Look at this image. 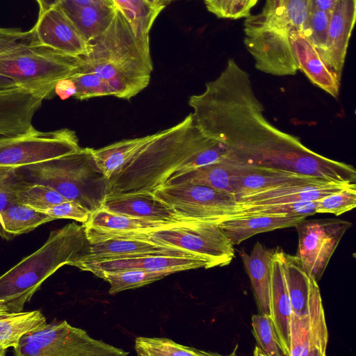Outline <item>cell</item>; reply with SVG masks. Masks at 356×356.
I'll return each instance as SVG.
<instances>
[{"label":"cell","mask_w":356,"mask_h":356,"mask_svg":"<svg viewBox=\"0 0 356 356\" xmlns=\"http://www.w3.org/2000/svg\"><path fill=\"white\" fill-rule=\"evenodd\" d=\"M76 86L74 98L84 100L104 96H114L110 86L94 73L78 70L69 76Z\"/></svg>","instance_id":"f35d334b"},{"label":"cell","mask_w":356,"mask_h":356,"mask_svg":"<svg viewBox=\"0 0 356 356\" xmlns=\"http://www.w3.org/2000/svg\"><path fill=\"white\" fill-rule=\"evenodd\" d=\"M79 70L94 73L107 82L114 97L129 100L150 81L153 63L149 34H136L117 8L107 29L89 42Z\"/></svg>","instance_id":"7a4b0ae2"},{"label":"cell","mask_w":356,"mask_h":356,"mask_svg":"<svg viewBox=\"0 0 356 356\" xmlns=\"http://www.w3.org/2000/svg\"><path fill=\"white\" fill-rule=\"evenodd\" d=\"M241 172V168L223 160L174 174L163 185L200 184L235 197L238 191Z\"/></svg>","instance_id":"44dd1931"},{"label":"cell","mask_w":356,"mask_h":356,"mask_svg":"<svg viewBox=\"0 0 356 356\" xmlns=\"http://www.w3.org/2000/svg\"><path fill=\"white\" fill-rule=\"evenodd\" d=\"M252 331L260 355L284 356V353L271 317L264 314L252 316Z\"/></svg>","instance_id":"8d00e7d4"},{"label":"cell","mask_w":356,"mask_h":356,"mask_svg":"<svg viewBox=\"0 0 356 356\" xmlns=\"http://www.w3.org/2000/svg\"><path fill=\"white\" fill-rule=\"evenodd\" d=\"M316 206L317 201L295 202L267 205L238 204L236 214L233 217L267 215L307 218L316 213Z\"/></svg>","instance_id":"d590c367"},{"label":"cell","mask_w":356,"mask_h":356,"mask_svg":"<svg viewBox=\"0 0 356 356\" xmlns=\"http://www.w3.org/2000/svg\"><path fill=\"white\" fill-rule=\"evenodd\" d=\"M102 207L111 212L151 221L168 223L195 221L181 218L171 207L149 192L107 196Z\"/></svg>","instance_id":"ac0fdd59"},{"label":"cell","mask_w":356,"mask_h":356,"mask_svg":"<svg viewBox=\"0 0 356 356\" xmlns=\"http://www.w3.org/2000/svg\"><path fill=\"white\" fill-rule=\"evenodd\" d=\"M173 274L168 271H152L146 270H127L114 272H99L95 275L104 279L110 284L108 293L137 289L161 280Z\"/></svg>","instance_id":"d6a6232c"},{"label":"cell","mask_w":356,"mask_h":356,"mask_svg":"<svg viewBox=\"0 0 356 356\" xmlns=\"http://www.w3.org/2000/svg\"><path fill=\"white\" fill-rule=\"evenodd\" d=\"M331 13L310 8L302 31L304 35L315 47L320 55L326 48Z\"/></svg>","instance_id":"74e56055"},{"label":"cell","mask_w":356,"mask_h":356,"mask_svg":"<svg viewBox=\"0 0 356 356\" xmlns=\"http://www.w3.org/2000/svg\"><path fill=\"white\" fill-rule=\"evenodd\" d=\"M283 252L280 248H276L272 259L270 310L284 355L289 356L291 305L283 268Z\"/></svg>","instance_id":"ffe728a7"},{"label":"cell","mask_w":356,"mask_h":356,"mask_svg":"<svg viewBox=\"0 0 356 356\" xmlns=\"http://www.w3.org/2000/svg\"><path fill=\"white\" fill-rule=\"evenodd\" d=\"M40 212L47 214L54 220L72 219L83 224L88 220L91 214L87 209L73 200H67L54 204Z\"/></svg>","instance_id":"b9f144b4"},{"label":"cell","mask_w":356,"mask_h":356,"mask_svg":"<svg viewBox=\"0 0 356 356\" xmlns=\"http://www.w3.org/2000/svg\"><path fill=\"white\" fill-rule=\"evenodd\" d=\"M81 147L75 132L69 129L42 131L35 127L17 136H0V174L56 159Z\"/></svg>","instance_id":"9c48e42d"},{"label":"cell","mask_w":356,"mask_h":356,"mask_svg":"<svg viewBox=\"0 0 356 356\" xmlns=\"http://www.w3.org/2000/svg\"><path fill=\"white\" fill-rule=\"evenodd\" d=\"M80 63L81 56L33 42L0 55V76L20 83L58 81L74 73Z\"/></svg>","instance_id":"30bf717a"},{"label":"cell","mask_w":356,"mask_h":356,"mask_svg":"<svg viewBox=\"0 0 356 356\" xmlns=\"http://www.w3.org/2000/svg\"><path fill=\"white\" fill-rule=\"evenodd\" d=\"M39 6V14L42 15L52 6L58 4L60 0H35Z\"/></svg>","instance_id":"7dc6e473"},{"label":"cell","mask_w":356,"mask_h":356,"mask_svg":"<svg viewBox=\"0 0 356 356\" xmlns=\"http://www.w3.org/2000/svg\"><path fill=\"white\" fill-rule=\"evenodd\" d=\"M356 207V184L317 200L316 213L341 215Z\"/></svg>","instance_id":"ab89813d"},{"label":"cell","mask_w":356,"mask_h":356,"mask_svg":"<svg viewBox=\"0 0 356 356\" xmlns=\"http://www.w3.org/2000/svg\"></svg>","instance_id":"f5cc1de1"},{"label":"cell","mask_w":356,"mask_h":356,"mask_svg":"<svg viewBox=\"0 0 356 356\" xmlns=\"http://www.w3.org/2000/svg\"><path fill=\"white\" fill-rule=\"evenodd\" d=\"M88 245L83 225L71 222L52 230L39 249L0 276V314L22 312L42 284L85 255Z\"/></svg>","instance_id":"277c9868"},{"label":"cell","mask_w":356,"mask_h":356,"mask_svg":"<svg viewBox=\"0 0 356 356\" xmlns=\"http://www.w3.org/2000/svg\"><path fill=\"white\" fill-rule=\"evenodd\" d=\"M217 142L204 136L191 113L175 126L158 131L108 179V195L153 191L185 163Z\"/></svg>","instance_id":"3957f363"},{"label":"cell","mask_w":356,"mask_h":356,"mask_svg":"<svg viewBox=\"0 0 356 356\" xmlns=\"http://www.w3.org/2000/svg\"><path fill=\"white\" fill-rule=\"evenodd\" d=\"M134 348L139 356H211L218 355L181 345L166 338L139 337L135 340Z\"/></svg>","instance_id":"836d02e7"},{"label":"cell","mask_w":356,"mask_h":356,"mask_svg":"<svg viewBox=\"0 0 356 356\" xmlns=\"http://www.w3.org/2000/svg\"><path fill=\"white\" fill-rule=\"evenodd\" d=\"M188 105L196 126L222 145L224 160L235 167L291 171L330 181H356L352 165L323 156L271 124L250 75L232 58L216 79L206 83L202 93L189 97Z\"/></svg>","instance_id":"6da1fadb"},{"label":"cell","mask_w":356,"mask_h":356,"mask_svg":"<svg viewBox=\"0 0 356 356\" xmlns=\"http://www.w3.org/2000/svg\"><path fill=\"white\" fill-rule=\"evenodd\" d=\"M172 1H174V0H161V3L165 6H166L167 3H168Z\"/></svg>","instance_id":"f907efd6"},{"label":"cell","mask_w":356,"mask_h":356,"mask_svg":"<svg viewBox=\"0 0 356 356\" xmlns=\"http://www.w3.org/2000/svg\"><path fill=\"white\" fill-rule=\"evenodd\" d=\"M275 249L257 242L250 254L242 252L244 268L250 277L257 306L260 314L271 317L270 287L272 259Z\"/></svg>","instance_id":"7402d4cb"},{"label":"cell","mask_w":356,"mask_h":356,"mask_svg":"<svg viewBox=\"0 0 356 356\" xmlns=\"http://www.w3.org/2000/svg\"><path fill=\"white\" fill-rule=\"evenodd\" d=\"M17 172V171H16ZM16 172H10V173H3L0 175V182L3 181L4 179L10 177V176L13 175Z\"/></svg>","instance_id":"681fc988"},{"label":"cell","mask_w":356,"mask_h":356,"mask_svg":"<svg viewBox=\"0 0 356 356\" xmlns=\"http://www.w3.org/2000/svg\"><path fill=\"white\" fill-rule=\"evenodd\" d=\"M174 248L134 238H115L89 243L87 253L76 260H90L163 251Z\"/></svg>","instance_id":"83f0119b"},{"label":"cell","mask_w":356,"mask_h":356,"mask_svg":"<svg viewBox=\"0 0 356 356\" xmlns=\"http://www.w3.org/2000/svg\"><path fill=\"white\" fill-rule=\"evenodd\" d=\"M242 169L236 199L242 195L268 190L312 177L297 172L266 168Z\"/></svg>","instance_id":"f1b7e54d"},{"label":"cell","mask_w":356,"mask_h":356,"mask_svg":"<svg viewBox=\"0 0 356 356\" xmlns=\"http://www.w3.org/2000/svg\"><path fill=\"white\" fill-rule=\"evenodd\" d=\"M19 179L17 171L0 182V220L1 213L13 204L17 203L16 184Z\"/></svg>","instance_id":"7bdbcfd3"},{"label":"cell","mask_w":356,"mask_h":356,"mask_svg":"<svg viewBox=\"0 0 356 356\" xmlns=\"http://www.w3.org/2000/svg\"><path fill=\"white\" fill-rule=\"evenodd\" d=\"M244 44L255 67L275 76L295 75L298 70L290 33L245 19Z\"/></svg>","instance_id":"9a60e30c"},{"label":"cell","mask_w":356,"mask_h":356,"mask_svg":"<svg viewBox=\"0 0 356 356\" xmlns=\"http://www.w3.org/2000/svg\"><path fill=\"white\" fill-rule=\"evenodd\" d=\"M70 266L90 272L94 275L99 272L134 269L175 273L190 269L214 267L210 259L177 248L125 257L75 260Z\"/></svg>","instance_id":"5bb4252c"},{"label":"cell","mask_w":356,"mask_h":356,"mask_svg":"<svg viewBox=\"0 0 356 356\" xmlns=\"http://www.w3.org/2000/svg\"><path fill=\"white\" fill-rule=\"evenodd\" d=\"M125 16L136 34H149L153 24L163 8H154L145 0H112Z\"/></svg>","instance_id":"e575fe53"},{"label":"cell","mask_w":356,"mask_h":356,"mask_svg":"<svg viewBox=\"0 0 356 356\" xmlns=\"http://www.w3.org/2000/svg\"><path fill=\"white\" fill-rule=\"evenodd\" d=\"M153 193L189 220L218 223L234 216L238 208L233 195L200 184L163 185Z\"/></svg>","instance_id":"8fae6325"},{"label":"cell","mask_w":356,"mask_h":356,"mask_svg":"<svg viewBox=\"0 0 356 356\" xmlns=\"http://www.w3.org/2000/svg\"><path fill=\"white\" fill-rule=\"evenodd\" d=\"M355 15L356 0H339L331 13L326 48L321 55L326 65L340 79Z\"/></svg>","instance_id":"e0dca14e"},{"label":"cell","mask_w":356,"mask_h":356,"mask_svg":"<svg viewBox=\"0 0 356 356\" xmlns=\"http://www.w3.org/2000/svg\"><path fill=\"white\" fill-rule=\"evenodd\" d=\"M92 149L80 147L66 156L24 166L17 174L54 188L92 213L102 207L108 191V179L97 168Z\"/></svg>","instance_id":"5b68a950"},{"label":"cell","mask_w":356,"mask_h":356,"mask_svg":"<svg viewBox=\"0 0 356 356\" xmlns=\"http://www.w3.org/2000/svg\"><path fill=\"white\" fill-rule=\"evenodd\" d=\"M127 238L188 251L210 259L214 267L227 266L235 257L234 245L214 222L191 221L153 231L134 232Z\"/></svg>","instance_id":"ba28073f"},{"label":"cell","mask_w":356,"mask_h":356,"mask_svg":"<svg viewBox=\"0 0 356 356\" xmlns=\"http://www.w3.org/2000/svg\"><path fill=\"white\" fill-rule=\"evenodd\" d=\"M158 132L121 140L97 149H92V154L97 168L109 179L117 170L154 140Z\"/></svg>","instance_id":"484cf974"},{"label":"cell","mask_w":356,"mask_h":356,"mask_svg":"<svg viewBox=\"0 0 356 356\" xmlns=\"http://www.w3.org/2000/svg\"><path fill=\"white\" fill-rule=\"evenodd\" d=\"M183 223L185 222L168 223L151 221L111 212L101 207L92 212L88 220L83 225L104 231L128 233L153 231Z\"/></svg>","instance_id":"4316f807"},{"label":"cell","mask_w":356,"mask_h":356,"mask_svg":"<svg viewBox=\"0 0 356 356\" xmlns=\"http://www.w3.org/2000/svg\"><path fill=\"white\" fill-rule=\"evenodd\" d=\"M306 217L285 216H235L217 223L233 245H239L252 236L277 229L296 227Z\"/></svg>","instance_id":"cb8c5ba5"},{"label":"cell","mask_w":356,"mask_h":356,"mask_svg":"<svg viewBox=\"0 0 356 356\" xmlns=\"http://www.w3.org/2000/svg\"><path fill=\"white\" fill-rule=\"evenodd\" d=\"M56 82L20 83L0 76V136H17L33 129V118Z\"/></svg>","instance_id":"7c38bea8"},{"label":"cell","mask_w":356,"mask_h":356,"mask_svg":"<svg viewBox=\"0 0 356 356\" xmlns=\"http://www.w3.org/2000/svg\"><path fill=\"white\" fill-rule=\"evenodd\" d=\"M108 1H111V2H112V3H113V1L112 0H108Z\"/></svg>","instance_id":"816d5d0a"},{"label":"cell","mask_w":356,"mask_h":356,"mask_svg":"<svg viewBox=\"0 0 356 356\" xmlns=\"http://www.w3.org/2000/svg\"><path fill=\"white\" fill-rule=\"evenodd\" d=\"M54 220L44 213L17 203L1 213L0 236L6 240H12Z\"/></svg>","instance_id":"f546056e"},{"label":"cell","mask_w":356,"mask_h":356,"mask_svg":"<svg viewBox=\"0 0 356 356\" xmlns=\"http://www.w3.org/2000/svg\"><path fill=\"white\" fill-rule=\"evenodd\" d=\"M148 4H149L151 6L154 8H164L165 5H163L161 0H145Z\"/></svg>","instance_id":"c3c4849f"},{"label":"cell","mask_w":356,"mask_h":356,"mask_svg":"<svg viewBox=\"0 0 356 356\" xmlns=\"http://www.w3.org/2000/svg\"><path fill=\"white\" fill-rule=\"evenodd\" d=\"M283 268L291 305L289 356H325L328 331L318 282L284 252Z\"/></svg>","instance_id":"8992f818"},{"label":"cell","mask_w":356,"mask_h":356,"mask_svg":"<svg viewBox=\"0 0 356 356\" xmlns=\"http://www.w3.org/2000/svg\"><path fill=\"white\" fill-rule=\"evenodd\" d=\"M309 8L310 0H266L261 13L245 19L289 33L302 31Z\"/></svg>","instance_id":"603a6c76"},{"label":"cell","mask_w":356,"mask_h":356,"mask_svg":"<svg viewBox=\"0 0 356 356\" xmlns=\"http://www.w3.org/2000/svg\"><path fill=\"white\" fill-rule=\"evenodd\" d=\"M352 226L347 220L335 218L303 220L295 227L298 247L295 255L302 270L317 282L342 236Z\"/></svg>","instance_id":"4fadbf2b"},{"label":"cell","mask_w":356,"mask_h":356,"mask_svg":"<svg viewBox=\"0 0 356 356\" xmlns=\"http://www.w3.org/2000/svg\"><path fill=\"white\" fill-rule=\"evenodd\" d=\"M46 323L40 310L0 314V346L14 348L24 334Z\"/></svg>","instance_id":"4dcf8cb0"},{"label":"cell","mask_w":356,"mask_h":356,"mask_svg":"<svg viewBox=\"0 0 356 356\" xmlns=\"http://www.w3.org/2000/svg\"><path fill=\"white\" fill-rule=\"evenodd\" d=\"M290 39L298 70L314 86L337 98L341 79L326 65L315 47L301 31L291 32Z\"/></svg>","instance_id":"d6986e66"},{"label":"cell","mask_w":356,"mask_h":356,"mask_svg":"<svg viewBox=\"0 0 356 356\" xmlns=\"http://www.w3.org/2000/svg\"><path fill=\"white\" fill-rule=\"evenodd\" d=\"M17 356H127L123 349L90 337L66 321L46 323L24 334L14 348Z\"/></svg>","instance_id":"52a82bcc"},{"label":"cell","mask_w":356,"mask_h":356,"mask_svg":"<svg viewBox=\"0 0 356 356\" xmlns=\"http://www.w3.org/2000/svg\"><path fill=\"white\" fill-rule=\"evenodd\" d=\"M59 3L70 4L76 6H95V5H111L115 4L108 0H60Z\"/></svg>","instance_id":"f6af8a7d"},{"label":"cell","mask_w":356,"mask_h":356,"mask_svg":"<svg viewBox=\"0 0 356 356\" xmlns=\"http://www.w3.org/2000/svg\"><path fill=\"white\" fill-rule=\"evenodd\" d=\"M32 30L41 45L73 56H82L88 51L89 42L59 3L38 15Z\"/></svg>","instance_id":"2e32d148"},{"label":"cell","mask_w":356,"mask_h":356,"mask_svg":"<svg viewBox=\"0 0 356 356\" xmlns=\"http://www.w3.org/2000/svg\"><path fill=\"white\" fill-rule=\"evenodd\" d=\"M54 91L62 99H65L74 97L76 93V86L73 81L70 77H67L56 82Z\"/></svg>","instance_id":"ee69618b"},{"label":"cell","mask_w":356,"mask_h":356,"mask_svg":"<svg viewBox=\"0 0 356 356\" xmlns=\"http://www.w3.org/2000/svg\"><path fill=\"white\" fill-rule=\"evenodd\" d=\"M259 0H204L207 10L219 18L237 19L250 15Z\"/></svg>","instance_id":"60d3db41"},{"label":"cell","mask_w":356,"mask_h":356,"mask_svg":"<svg viewBox=\"0 0 356 356\" xmlns=\"http://www.w3.org/2000/svg\"><path fill=\"white\" fill-rule=\"evenodd\" d=\"M18 177L16 184L17 203L42 211L54 204L69 200L49 186L28 181Z\"/></svg>","instance_id":"1f68e13d"},{"label":"cell","mask_w":356,"mask_h":356,"mask_svg":"<svg viewBox=\"0 0 356 356\" xmlns=\"http://www.w3.org/2000/svg\"><path fill=\"white\" fill-rule=\"evenodd\" d=\"M58 3L89 42L107 29L117 9L115 6L106 4L76 6Z\"/></svg>","instance_id":"d4e9b609"},{"label":"cell","mask_w":356,"mask_h":356,"mask_svg":"<svg viewBox=\"0 0 356 356\" xmlns=\"http://www.w3.org/2000/svg\"><path fill=\"white\" fill-rule=\"evenodd\" d=\"M338 1L339 0H310L311 4L315 8L329 13H332Z\"/></svg>","instance_id":"bcb514c9"}]
</instances>
